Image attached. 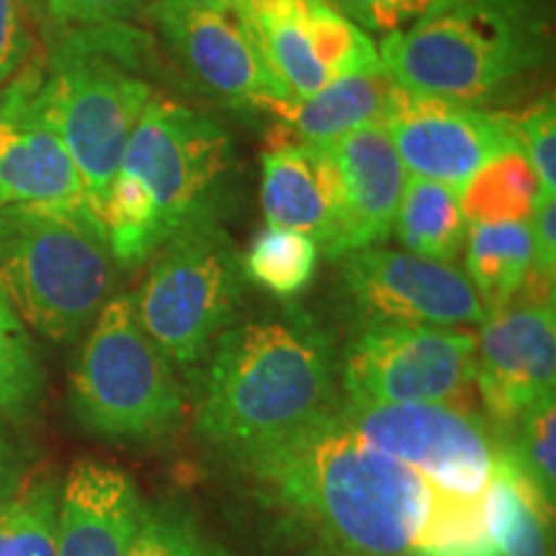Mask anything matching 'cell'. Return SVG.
Instances as JSON below:
<instances>
[{
	"mask_svg": "<svg viewBox=\"0 0 556 556\" xmlns=\"http://www.w3.org/2000/svg\"><path fill=\"white\" fill-rule=\"evenodd\" d=\"M235 469L266 556H426L448 495L364 441L338 405Z\"/></svg>",
	"mask_w": 556,
	"mask_h": 556,
	"instance_id": "cell-1",
	"label": "cell"
},
{
	"mask_svg": "<svg viewBox=\"0 0 556 556\" xmlns=\"http://www.w3.org/2000/svg\"><path fill=\"white\" fill-rule=\"evenodd\" d=\"M212 351L197 433L232 464L338 405L336 343L304 312L229 328Z\"/></svg>",
	"mask_w": 556,
	"mask_h": 556,
	"instance_id": "cell-2",
	"label": "cell"
},
{
	"mask_svg": "<svg viewBox=\"0 0 556 556\" xmlns=\"http://www.w3.org/2000/svg\"><path fill=\"white\" fill-rule=\"evenodd\" d=\"M232 168V137L217 119L152 96L101 212L119 266H142L178 229L219 219Z\"/></svg>",
	"mask_w": 556,
	"mask_h": 556,
	"instance_id": "cell-3",
	"label": "cell"
},
{
	"mask_svg": "<svg viewBox=\"0 0 556 556\" xmlns=\"http://www.w3.org/2000/svg\"><path fill=\"white\" fill-rule=\"evenodd\" d=\"M400 88L467 106L492 103L546 62L536 0H451L377 45Z\"/></svg>",
	"mask_w": 556,
	"mask_h": 556,
	"instance_id": "cell-4",
	"label": "cell"
},
{
	"mask_svg": "<svg viewBox=\"0 0 556 556\" xmlns=\"http://www.w3.org/2000/svg\"><path fill=\"white\" fill-rule=\"evenodd\" d=\"M148 37L129 24L73 26L41 67V103L101 219L124 148L155 96Z\"/></svg>",
	"mask_w": 556,
	"mask_h": 556,
	"instance_id": "cell-5",
	"label": "cell"
},
{
	"mask_svg": "<svg viewBox=\"0 0 556 556\" xmlns=\"http://www.w3.org/2000/svg\"><path fill=\"white\" fill-rule=\"evenodd\" d=\"M119 261L90 208H0V283L39 336L73 343L119 283Z\"/></svg>",
	"mask_w": 556,
	"mask_h": 556,
	"instance_id": "cell-6",
	"label": "cell"
},
{
	"mask_svg": "<svg viewBox=\"0 0 556 556\" xmlns=\"http://www.w3.org/2000/svg\"><path fill=\"white\" fill-rule=\"evenodd\" d=\"M186 397L170 361L139 325L131 294H114L90 323L70 377V415L93 438L157 446L180 428Z\"/></svg>",
	"mask_w": 556,
	"mask_h": 556,
	"instance_id": "cell-7",
	"label": "cell"
},
{
	"mask_svg": "<svg viewBox=\"0 0 556 556\" xmlns=\"http://www.w3.org/2000/svg\"><path fill=\"white\" fill-rule=\"evenodd\" d=\"M135 299L142 330L173 368L193 371L232 328L242 299V263L219 219L178 229L150 255Z\"/></svg>",
	"mask_w": 556,
	"mask_h": 556,
	"instance_id": "cell-8",
	"label": "cell"
},
{
	"mask_svg": "<svg viewBox=\"0 0 556 556\" xmlns=\"http://www.w3.org/2000/svg\"><path fill=\"white\" fill-rule=\"evenodd\" d=\"M364 441L430 479L438 490L482 500L497 458V430L446 402L338 400Z\"/></svg>",
	"mask_w": 556,
	"mask_h": 556,
	"instance_id": "cell-9",
	"label": "cell"
},
{
	"mask_svg": "<svg viewBox=\"0 0 556 556\" xmlns=\"http://www.w3.org/2000/svg\"><path fill=\"white\" fill-rule=\"evenodd\" d=\"M345 397L448 402L477 377V336L451 328L358 325L338 358Z\"/></svg>",
	"mask_w": 556,
	"mask_h": 556,
	"instance_id": "cell-10",
	"label": "cell"
},
{
	"mask_svg": "<svg viewBox=\"0 0 556 556\" xmlns=\"http://www.w3.org/2000/svg\"><path fill=\"white\" fill-rule=\"evenodd\" d=\"M338 274L358 325L458 330L486 319L475 287L454 263L377 245L340 255Z\"/></svg>",
	"mask_w": 556,
	"mask_h": 556,
	"instance_id": "cell-11",
	"label": "cell"
},
{
	"mask_svg": "<svg viewBox=\"0 0 556 556\" xmlns=\"http://www.w3.org/2000/svg\"><path fill=\"white\" fill-rule=\"evenodd\" d=\"M291 99L348 75L379 73L371 34L323 0H242L235 11Z\"/></svg>",
	"mask_w": 556,
	"mask_h": 556,
	"instance_id": "cell-12",
	"label": "cell"
},
{
	"mask_svg": "<svg viewBox=\"0 0 556 556\" xmlns=\"http://www.w3.org/2000/svg\"><path fill=\"white\" fill-rule=\"evenodd\" d=\"M142 13L168 45L173 60L204 93L229 106L261 111L291 99L235 11L150 0Z\"/></svg>",
	"mask_w": 556,
	"mask_h": 556,
	"instance_id": "cell-13",
	"label": "cell"
},
{
	"mask_svg": "<svg viewBox=\"0 0 556 556\" xmlns=\"http://www.w3.org/2000/svg\"><path fill=\"white\" fill-rule=\"evenodd\" d=\"M381 124L409 176L438 180L456 191L484 163L520 144L513 116L417 96L400 86Z\"/></svg>",
	"mask_w": 556,
	"mask_h": 556,
	"instance_id": "cell-14",
	"label": "cell"
},
{
	"mask_svg": "<svg viewBox=\"0 0 556 556\" xmlns=\"http://www.w3.org/2000/svg\"><path fill=\"white\" fill-rule=\"evenodd\" d=\"M16 204L90 208L78 165L41 103L39 65L21 67L0 93V208Z\"/></svg>",
	"mask_w": 556,
	"mask_h": 556,
	"instance_id": "cell-15",
	"label": "cell"
},
{
	"mask_svg": "<svg viewBox=\"0 0 556 556\" xmlns=\"http://www.w3.org/2000/svg\"><path fill=\"white\" fill-rule=\"evenodd\" d=\"M556 309L554 299L531 296L486 315L477 340V377L495 430L554 400Z\"/></svg>",
	"mask_w": 556,
	"mask_h": 556,
	"instance_id": "cell-16",
	"label": "cell"
},
{
	"mask_svg": "<svg viewBox=\"0 0 556 556\" xmlns=\"http://www.w3.org/2000/svg\"><path fill=\"white\" fill-rule=\"evenodd\" d=\"M144 507L135 479L122 467L80 458L58 495V556H127Z\"/></svg>",
	"mask_w": 556,
	"mask_h": 556,
	"instance_id": "cell-17",
	"label": "cell"
},
{
	"mask_svg": "<svg viewBox=\"0 0 556 556\" xmlns=\"http://www.w3.org/2000/svg\"><path fill=\"white\" fill-rule=\"evenodd\" d=\"M343 186V217L332 261L351 250L384 245L394 229L409 173L384 124H371L328 144Z\"/></svg>",
	"mask_w": 556,
	"mask_h": 556,
	"instance_id": "cell-18",
	"label": "cell"
},
{
	"mask_svg": "<svg viewBox=\"0 0 556 556\" xmlns=\"http://www.w3.org/2000/svg\"><path fill=\"white\" fill-rule=\"evenodd\" d=\"M261 204L268 227L309 235L332 258L343 217V186L328 144L294 139L263 152Z\"/></svg>",
	"mask_w": 556,
	"mask_h": 556,
	"instance_id": "cell-19",
	"label": "cell"
},
{
	"mask_svg": "<svg viewBox=\"0 0 556 556\" xmlns=\"http://www.w3.org/2000/svg\"><path fill=\"white\" fill-rule=\"evenodd\" d=\"M394 90L397 83L379 70L348 75L304 99L274 101L263 111L274 114L299 142L332 144L351 131L384 122Z\"/></svg>",
	"mask_w": 556,
	"mask_h": 556,
	"instance_id": "cell-20",
	"label": "cell"
},
{
	"mask_svg": "<svg viewBox=\"0 0 556 556\" xmlns=\"http://www.w3.org/2000/svg\"><path fill=\"white\" fill-rule=\"evenodd\" d=\"M484 523L503 556H554V503L541 495L503 448L497 438V458L484 490Z\"/></svg>",
	"mask_w": 556,
	"mask_h": 556,
	"instance_id": "cell-21",
	"label": "cell"
},
{
	"mask_svg": "<svg viewBox=\"0 0 556 556\" xmlns=\"http://www.w3.org/2000/svg\"><path fill=\"white\" fill-rule=\"evenodd\" d=\"M467 278L486 315L516 302L533 270V240L528 222H475L469 225Z\"/></svg>",
	"mask_w": 556,
	"mask_h": 556,
	"instance_id": "cell-22",
	"label": "cell"
},
{
	"mask_svg": "<svg viewBox=\"0 0 556 556\" xmlns=\"http://www.w3.org/2000/svg\"><path fill=\"white\" fill-rule=\"evenodd\" d=\"M392 232L407 253L456 263L467 245L469 219L458 204L456 189L438 180L409 176Z\"/></svg>",
	"mask_w": 556,
	"mask_h": 556,
	"instance_id": "cell-23",
	"label": "cell"
},
{
	"mask_svg": "<svg viewBox=\"0 0 556 556\" xmlns=\"http://www.w3.org/2000/svg\"><path fill=\"white\" fill-rule=\"evenodd\" d=\"M536 197V173L520 144L484 163L458 189V204L467 214L469 225L475 222H528Z\"/></svg>",
	"mask_w": 556,
	"mask_h": 556,
	"instance_id": "cell-24",
	"label": "cell"
},
{
	"mask_svg": "<svg viewBox=\"0 0 556 556\" xmlns=\"http://www.w3.org/2000/svg\"><path fill=\"white\" fill-rule=\"evenodd\" d=\"M242 276L276 299H294L309 289L319 266V245L294 229L266 227L240 258Z\"/></svg>",
	"mask_w": 556,
	"mask_h": 556,
	"instance_id": "cell-25",
	"label": "cell"
},
{
	"mask_svg": "<svg viewBox=\"0 0 556 556\" xmlns=\"http://www.w3.org/2000/svg\"><path fill=\"white\" fill-rule=\"evenodd\" d=\"M45 394V368L26 330L0 283V417L26 420Z\"/></svg>",
	"mask_w": 556,
	"mask_h": 556,
	"instance_id": "cell-26",
	"label": "cell"
},
{
	"mask_svg": "<svg viewBox=\"0 0 556 556\" xmlns=\"http://www.w3.org/2000/svg\"><path fill=\"white\" fill-rule=\"evenodd\" d=\"M54 482H39L0 507V556H58Z\"/></svg>",
	"mask_w": 556,
	"mask_h": 556,
	"instance_id": "cell-27",
	"label": "cell"
},
{
	"mask_svg": "<svg viewBox=\"0 0 556 556\" xmlns=\"http://www.w3.org/2000/svg\"><path fill=\"white\" fill-rule=\"evenodd\" d=\"M127 556H225V552L189 507L168 500L144 507L142 526Z\"/></svg>",
	"mask_w": 556,
	"mask_h": 556,
	"instance_id": "cell-28",
	"label": "cell"
},
{
	"mask_svg": "<svg viewBox=\"0 0 556 556\" xmlns=\"http://www.w3.org/2000/svg\"><path fill=\"white\" fill-rule=\"evenodd\" d=\"M503 448L516 458V464L526 471V477L539 486V492L548 503L556 500V407L554 400L520 417L510 428L497 430Z\"/></svg>",
	"mask_w": 556,
	"mask_h": 556,
	"instance_id": "cell-29",
	"label": "cell"
},
{
	"mask_svg": "<svg viewBox=\"0 0 556 556\" xmlns=\"http://www.w3.org/2000/svg\"><path fill=\"white\" fill-rule=\"evenodd\" d=\"M520 148L536 173L539 191L556 193V106L552 96H544L516 119Z\"/></svg>",
	"mask_w": 556,
	"mask_h": 556,
	"instance_id": "cell-30",
	"label": "cell"
},
{
	"mask_svg": "<svg viewBox=\"0 0 556 556\" xmlns=\"http://www.w3.org/2000/svg\"><path fill=\"white\" fill-rule=\"evenodd\" d=\"M451 0H338V9L368 34L397 31Z\"/></svg>",
	"mask_w": 556,
	"mask_h": 556,
	"instance_id": "cell-31",
	"label": "cell"
},
{
	"mask_svg": "<svg viewBox=\"0 0 556 556\" xmlns=\"http://www.w3.org/2000/svg\"><path fill=\"white\" fill-rule=\"evenodd\" d=\"M50 16L62 26L127 24L148 9L150 0H41Z\"/></svg>",
	"mask_w": 556,
	"mask_h": 556,
	"instance_id": "cell-32",
	"label": "cell"
},
{
	"mask_svg": "<svg viewBox=\"0 0 556 556\" xmlns=\"http://www.w3.org/2000/svg\"><path fill=\"white\" fill-rule=\"evenodd\" d=\"M533 240V276L554 283L556 274V199L554 193L539 191L533 212L528 217Z\"/></svg>",
	"mask_w": 556,
	"mask_h": 556,
	"instance_id": "cell-33",
	"label": "cell"
},
{
	"mask_svg": "<svg viewBox=\"0 0 556 556\" xmlns=\"http://www.w3.org/2000/svg\"><path fill=\"white\" fill-rule=\"evenodd\" d=\"M29 31L18 0H0V86L9 83L29 58Z\"/></svg>",
	"mask_w": 556,
	"mask_h": 556,
	"instance_id": "cell-34",
	"label": "cell"
},
{
	"mask_svg": "<svg viewBox=\"0 0 556 556\" xmlns=\"http://www.w3.org/2000/svg\"><path fill=\"white\" fill-rule=\"evenodd\" d=\"M24 454H21L16 438L11 435L9 426L0 417V507L11 503L24 486Z\"/></svg>",
	"mask_w": 556,
	"mask_h": 556,
	"instance_id": "cell-35",
	"label": "cell"
},
{
	"mask_svg": "<svg viewBox=\"0 0 556 556\" xmlns=\"http://www.w3.org/2000/svg\"><path fill=\"white\" fill-rule=\"evenodd\" d=\"M189 5H204V9H222V11H238L242 0H180Z\"/></svg>",
	"mask_w": 556,
	"mask_h": 556,
	"instance_id": "cell-36",
	"label": "cell"
},
{
	"mask_svg": "<svg viewBox=\"0 0 556 556\" xmlns=\"http://www.w3.org/2000/svg\"><path fill=\"white\" fill-rule=\"evenodd\" d=\"M323 3H330V5H338V0H323Z\"/></svg>",
	"mask_w": 556,
	"mask_h": 556,
	"instance_id": "cell-37",
	"label": "cell"
},
{
	"mask_svg": "<svg viewBox=\"0 0 556 556\" xmlns=\"http://www.w3.org/2000/svg\"><path fill=\"white\" fill-rule=\"evenodd\" d=\"M29 3H41V0H29Z\"/></svg>",
	"mask_w": 556,
	"mask_h": 556,
	"instance_id": "cell-38",
	"label": "cell"
}]
</instances>
